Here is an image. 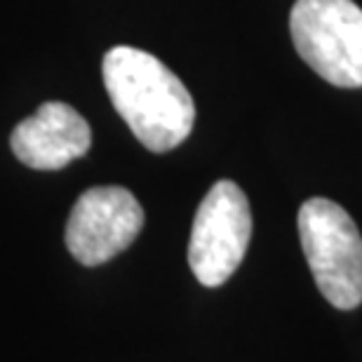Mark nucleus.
I'll return each mask as SVG.
<instances>
[{
	"instance_id": "obj_1",
	"label": "nucleus",
	"mask_w": 362,
	"mask_h": 362,
	"mask_svg": "<svg viewBox=\"0 0 362 362\" xmlns=\"http://www.w3.org/2000/svg\"><path fill=\"white\" fill-rule=\"evenodd\" d=\"M101 74L115 111L148 151L165 153L186 141L195 122L193 97L158 57L118 45L106 52Z\"/></svg>"
},
{
	"instance_id": "obj_2",
	"label": "nucleus",
	"mask_w": 362,
	"mask_h": 362,
	"mask_svg": "<svg viewBox=\"0 0 362 362\" xmlns=\"http://www.w3.org/2000/svg\"><path fill=\"white\" fill-rule=\"evenodd\" d=\"M301 247L320 294L334 308L362 303V235L341 205L310 198L299 209Z\"/></svg>"
},
{
	"instance_id": "obj_3",
	"label": "nucleus",
	"mask_w": 362,
	"mask_h": 362,
	"mask_svg": "<svg viewBox=\"0 0 362 362\" xmlns=\"http://www.w3.org/2000/svg\"><path fill=\"white\" fill-rule=\"evenodd\" d=\"M289 33L320 78L337 88H362V10L353 0H296Z\"/></svg>"
},
{
	"instance_id": "obj_4",
	"label": "nucleus",
	"mask_w": 362,
	"mask_h": 362,
	"mask_svg": "<svg viewBox=\"0 0 362 362\" xmlns=\"http://www.w3.org/2000/svg\"><path fill=\"white\" fill-rule=\"evenodd\" d=\"M250 238L252 212L247 195L235 181H216L195 212L188 243V266L200 285H223L243 264Z\"/></svg>"
},
{
	"instance_id": "obj_5",
	"label": "nucleus",
	"mask_w": 362,
	"mask_h": 362,
	"mask_svg": "<svg viewBox=\"0 0 362 362\" xmlns=\"http://www.w3.org/2000/svg\"><path fill=\"white\" fill-rule=\"evenodd\" d=\"M144 226L139 200L122 186H94L76 200L66 247L83 266H101L125 252Z\"/></svg>"
},
{
	"instance_id": "obj_6",
	"label": "nucleus",
	"mask_w": 362,
	"mask_h": 362,
	"mask_svg": "<svg viewBox=\"0 0 362 362\" xmlns=\"http://www.w3.org/2000/svg\"><path fill=\"white\" fill-rule=\"evenodd\" d=\"M10 146L26 168L52 172L88 153L92 129L74 106L47 101L14 127Z\"/></svg>"
}]
</instances>
